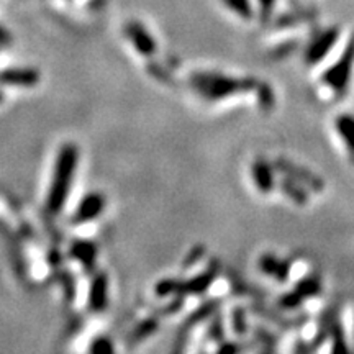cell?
<instances>
[{
    "label": "cell",
    "instance_id": "1",
    "mask_svg": "<svg viewBox=\"0 0 354 354\" xmlns=\"http://www.w3.org/2000/svg\"><path fill=\"white\" fill-rule=\"evenodd\" d=\"M79 161V151L76 145L66 143L57 153L55 162V172L48 192V210L51 214H59L68 201L71 185H73L74 174Z\"/></svg>",
    "mask_w": 354,
    "mask_h": 354
},
{
    "label": "cell",
    "instance_id": "2",
    "mask_svg": "<svg viewBox=\"0 0 354 354\" xmlns=\"http://www.w3.org/2000/svg\"><path fill=\"white\" fill-rule=\"evenodd\" d=\"M192 86L207 100H221L236 94L241 88V82L221 74L198 73L192 79Z\"/></svg>",
    "mask_w": 354,
    "mask_h": 354
},
{
    "label": "cell",
    "instance_id": "3",
    "mask_svg": "<svg viewBox=\"0 0 354 354\" xmlns=\"http://www.w3.org/2000/svg\"><path fill=\"white\" fill-rule=\"evenodd\" d=\"M353 64H354V38L346 46L344 55L339 57L338 63L323 74V82L333 88L336 94H343L344 88H346L349 82V77H351Z\"/></svg>",
    "mask_w": 354,
    "mask_h": 354
},
{
    "label": "cell",
    "instance_id": "4",
    "mask_svg": "<svg viewBox=\"0 0 354 354\" xmlns=\"http://www.w3.org/2000/svg\"><path fill=\"white\" fill-rule=\"evenodd\" d=\"M105 205H107V202H105V197L102 196V194L99 192L87 194V196L81 201V203L77 205V210L73 218L74 223L82 225V223H87V221L99 218L102 212L105 209Z\"/></svg>",
    "mask_w": 354,
    "mask_h": 354
},
{
    "label": "cell",
    "instance_id": "5",
    "mask_svg": "<svg viewBox=\"0 0 354 354\" xmlns=\"http://www.w3.org/2000/svg\"><path fill=\"white\" fill-rule=\"evenodd\" d=\"M336 39H338V30H328L323 35H320L315 41L308 46L307 50V63L313 64L322 61L328 53L331 51V48L335 46Z\"/></svg>",
    "mask_w": 354,
    "mask_h": 354
},
{
    "label": "cell",
    "instance_id": "6",
    "mask_svg": "<svg viewBox=\"0 0 354 354\" xmlns=\"http://www.w3.org/2000/svg\"><path fill=\"white\" fill-rule=\"evenodd\" d=\"M109 302V281L105 274H97L88 292V307L94 312H102Z\"/></svg>",
    "mask_w": 354,
    "mask_h": 354
},
{
    "label": "cell",
    "instance_id": "7",
    "mask_svg": "<svg viewBox=\"0 0 354 354\" xmlns=\"http://www.w3.org/2000/svg\"><path fill=\"white\" fill-rule=\"evenodd\" d=\"M38 81L39 76L35 69H6L0 73V84L3 86L32 87Z\"/></svg>",
    "mask_w": 354,
    "mask_h": 354
},
{
    "label": "cell",
    "instance_id": "8",
    "mask_svg": "<svg viewBox=\"0 0 354 354\" xmlns=\"http://www.w3.org/2000/svg\"><path fill=\"white\" fill-rule=\"evenodd\" d=\"M127 35L130 38V41L136 46L141 55H153V51L156 50V44L153 41V37L146 32V28L138 24H130L127 26Z\"/></svg>",
    "mask_w": 354,
    "mask_h": 354
},
{
    "label": "cell",
    "instance_id": "9",
    "mask_svg": "<svg viewBox=\"0 0 354 354\" xmlns=\"http://www.w3.org/2000/svg\"><path fill=\"white\" fill-rule=\"evenodd\" d=\"M336 131H338L339 138L344 141L349 156H351L354 162V115L343 113L336 117L335 122Z\"/></svg>",
    "mask_w": 354,
    "mask_h": 354
},
{
    "label": "cell",
    "instance_id": "10",
    "mask_svg": "<svg viewBox=\"0 0 354 354\" xmlns=\"http://www.w3.org/2000/svg\"><path fill=\"white\" fill-rule=\"evenodd\" d=\"M253 179H254L256 187H258L261 192L268 194L271 192L274 187L272 169L268 162L263 161V159H259V161H256L253 165Z\"/></svg>",
    "mask_w": 354,
    "mask_h": 354
},
{
    "label": "cell",
    "instance_id": "11",
    "mask_svg": "<svg viewBox=\"0 0 354 354\" xmlns=\"http://www.w3.org/2000/svg\"><path fill=\"white\" fill-rule=\"evenodd\" d=\"M259 268L261 271L268 274V276L277 279V281L284 282L287 279V264L276 259L274 256H263L259 259Z\"/></svg>",
    "mask_w": 354,
    "mask_h": 354
},
{
    "label": "cell",
    "instance_id": "12",
    "mask_svg": "<svg viewBox=\"0 0 354 354\" xmlns=\"http://www.w3.org/2000/svg\"><path fill=\"white\" fill-rule=\"evenodd\" d=\"M74 258H76L79 263L86 266L87 269L94 268L95 261V246L88 241H77L73 245V250H71Z\"/></svg>",
    "mask_w": 354,
    "mask_h": 354
},
{
    "label": "cell",
    "instance_id": "13",
    "mask_svg": "<svg viewBox=\"0 0 354 354\" xmlns=\"http://www.w3.org/2000/svg\"><path fill=\"white\" fill-rule=\"evenodd\" d=\"M91 354H117L112 339L107 336H99L91 344Z\"/></svg>",
    "mask_w": 354,
    "mask_h": 354
},
{
    "label": "cell",
    "instance_id": "14",
    "mask_svg": "<svg viewBox=\"0 0 354 354\" xmlns=\"http://www.w3.org/2000/svg\"><path fill=\"white\" fill-rule=\"evenodd\" d=\"M233 10H236L240 15L243 17H250L251 15V8L248 6V0H225Z\"/></svg>",
    "mask_w": 354,
    "mask_h": 354
},
{
    "label": "cell",
    "instance_id": "15",
    "mask_svg": "<svg viewBox=\"0 0 354 354\" xmlns=\"http://www.w3.org/2000/svg\"><path fill=\"white\" fill-rule=\"evenodd\" d=\"M331 354H349L348 353V348H346V343H344L343 336L339 333L335 335V343H333V351Z\"/></svg>",
    "mask_w": 354,
    "mask_h": 354
},
{
    "label": "cell",
    "instance_id": "16",
    "mask_svg": "<svg viewBox=\"0 0 354 354\" xmlns=\"http://www.w3.org/2000/svg\"><path fill=\"white\" fill-rule=\"evenodd\" d=\"M8 39H10L8 38V33L3 28H0V44H7Z\"/></svg>",
    "mask_w": 354,
    "mask_h": 354
}]
</instances>
